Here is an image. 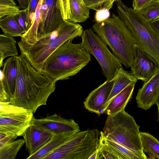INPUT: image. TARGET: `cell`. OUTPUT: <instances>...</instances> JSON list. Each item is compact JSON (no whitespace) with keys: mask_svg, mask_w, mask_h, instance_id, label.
Wrapping results in <instances>:
<instances>
[{"mask_svg":"<svg viewBox=\"0 0 159 159\" xmlns=\"http://www.w3.org/2000/svg\"><path fill=\"white\" fill-rule=\"evenodd\" d=\"M16 57V82L10 102L34 113L39 107L46 105L49 96L55 90L57 81L37 71L23 55Z\"/></svg>","mask_w":159,"mask_h":159,"instance_id":"1","label":"cell"},{"mask_svg":"<svg viewBox=\"0 0 159 159\" xmlns=\"http://www.w3.org/2000/svg\"><path fill=\"white\" fill-rule=\"evenodd\" d=\"M83 31L80 24L64 20L53 32L37 36V40L34 44L29 45L21 41L18 44L20 54L35 69L42 74L43 67L49 56L65 42L81 36Z\"/></svg>","mask_w":159,"mask_h":159,"instance_id":"2","label":"cell"},{"mask_svg":"<svg viewBox=\"0 0 159 159\" xmlns=\"http://www.w3.org/2000/svg\"><path fill=\"white\" fill-rule=\"evenodd\" d=\"M69 40L56 50L46 60L42 74L57 81L68 79L79 72L91 61L90 54L80 43Z\"/></svg>","mask_w":159,"mask_h":159,"instance_id":"3","label":"cell"},{"mask_svg":"<svg viewBox=\"0 0 159 159\" xmlns=\"http://www.w3.org/2000/svg\"><path fill=\"white\" fill-rule=\"evenodd\" d=\"M93 29L109 47L122 64L126 68L131 67L134 59L135 42L119 16L113 14L111 18L93 25Z\"/></svg>","mask_w":159,"mask_h":159,"instance_id":"4","label":"cell"},{"mask_svg":"<svg viewBox=\"0 0 159 159\" xmlns=\"http://www.w3.org/2000/svg\"><path fill=\"white\" fill-rule=\"evenodd\" d=\"M116 2L119 16L132 34L136 44L159 66V35L152 28L150 22L146 20L137 11L128 7L121 0Z\"/></svg>","mask_w":159,"mask_h":159,"instance_id":"5","label":"cell"},{"mask_svg":"<svg viewBox=\"0 0 159 159\" xmlns=\"http://www.w3.org/2000/svg\"><path fill=\"white\" fill-rule=\"evenodd\" d=\"M139 126L125 109L113 115H108L102 132L107 139L148 159L143 152L140 136Z\"/></svg>","mask_w":159,"mask_h":159,"instance_id":"6","label":"cell"},{"mask_svg":"<svg viewBox=\"0 0 159 159\" xmlns=\"http://www.w3.org/2000/svg\"><path fill=\"white\" fill-rule=\"evenodd\" d=\"M100 135L97 129L77 132L44 159H88L98 147Z\"/></svg>","mask_w":159,"mask_h":159,"instance_id":"7","label":"cell"},{"mask_svg":"<svg viewBox=\"0 0 159 159\" xmlns=\"http://www.w3.org/2000/svg\"><path fill=\"white\" fill-rule=\"evenodd\" d=\"M81 37L82 47L97 59L107 80H111L118 70L122 67L120 60L91 29L83 30Z\"/></svg>","mask_w":159,"mask_h":159,"instance_id":"8","label":"cell"},{"mask_svg":"<svg viewBox=\"0 0 159 159\" xmlns=\"http://www.w3.org/2000/svg\"><path fill=\"white\" fill-rule=\"evenodd\" d=\"M34 113L29 111L9 114H0V133L14 139L22 136L32 125Z\"/></svg>","mask_w":159,"mask_h":159,"instance_id":"9","label":"cell"},{"mask_svg":"<svg viewBox=\"0 0 159 159\" xmlns=\"http://www.w3.org/2000/svg\"><path fill=\"white\" fill-rule=\"evenodd\" d=\"M131 72L137 80H148L159 68L157 62L135 44Z\"/></svg>","mask_w":159,"mask_h":159,"instance_id":"10","label":"cell"},{"mask_svg":"<svg viewBox=\"0 0 159 159\" xmlns=\"http://www.w3.org/2000/svg\"><path fill=\"white\" fill-rule=\"evenodd\" d=\"M32 124L54 134L80 131L79 124L74 120L66 119L56 114L40 119L34 117Z\"/></svg>","mask_w":159,"mask_h":159,"instance_id":"11","label":"cell"},{"mask_svg":"<svg viewBox=\"0 0 159 159\" xmlns=\"http://www.w3.org/2000/svg\"><path fill=\"white\" fill-rule=\"evenodd\" d=\"M159 94V68L148 81L143 83L136 97L137 107L145 110L156 104Z\"/></svg>","mask_w":159,"mask_h":159,"instance_id":"12","label":"cell"},{"mask_svg":"<svg viewBox=\"0 0 159 159\" xmlns=\"http://www.w3.org/2000/svg\"><path fill=\"white\" fill-rule=\"evenodd\" d=\"M54 134L37 125L32 124L23 134L29 156L41 149L52 139Z\"/></svg>","mask_w":159,"mask_h":159,"instance_id":"13","label":"cell"},{"mask_svg":"<svg viewBox=\"0 0 159 159\" xmlns=\"http://www.w3.org/2000/svg\"><path fill=\"white\" fill-rule=\"evenodd\" d=\"M114 84V81L106 80L103 84L92 91L84 102L85 108L98 115L108 99Z\"/></svg>","mask_w":159,"mask_h":159,"instance_id":"14","label":"cell"},{"mask_svg":"<svg viewBox=\"0 0 159 159\" xmlns=\"http://www.w3.org/2000/svg\"><path fill=\"white\" fill-rule=\"evenodd\" d=\"M47 7L43 23L39 26L37 36L46 34L56 30L64 21L58 0H44Z\"/></svg>","mask_w":159,"mask_h":159,"instance_id":"15","label":"cell"},{"mask_svg":"<svg viewBox=\"0 0 159 159\" xmlns=\"http://www.w3.org/2000/svg\"><path fill=\"white\" fill-rule=\"evenodd\" d=\"M112 79L114 81L113 86L108 99L101 109V114L104 113L109 103L116 96L128 85L137 81V79L131 72L125 70L122 67L118 70Z\"/></svg>","mask_w":159,"mask_h":159,"instance_id":"16","label":"cell"},{"mask_svg":"<svg viewBox=\"0 0 159 159\" xmlns=\"http://www.w3.org/2000/svg\"><path fill=\"white\" fill-rule=\"evenodd\" d=\"M16 57L7 59L3 63L2 70L3 84L10 98L14 92L16 82L17 66Z\"/></svg>","mask_w":159,"mask_h":159,"instance_id":"17","label":"cell"},{"mask_svg":"<svg viewBox=\"0 0 159 159\" xmlns=\"http://www.w3.org/2000/svg\"><path fill=\"white\" fill-rule=\"evenodd\" d=\"M136 82L128 85L116 96L106 108L104 113L114 115L125 109L131 98Z\"/></svg>","mask_w":159,"mask_h":159,"instance_id":"18","label":"cell"},{"mask_svg":"<svg viewBox=\"0 0 159 159\" xmlns=\"http://www.w3.org/2000/svg\"><path fill=\"white\" fill-rule=\"evenodd\" d=\"M77 132H67L54 134L51 140L34 155L27 159H44L54 150L58 148Z\"/></svg>","mask_w":159,"mask_h":159,"instance_id":"19","label":"cell"},{"mask_svg":"<svg viewBox=\"0 0 159 159\" xmlns=\"http://www.w3.org/2000/svg\"><path fill=\"white\" fill-rule=\"evenodd\" d=\"M16 42L13 37L4 34L0 35V67H2L6 58L18 56Z\"/></svg>","mask_w":159,"mask_h":159,"instance_id":"20","label":"cell"},{"mask_svg":"<svg viewBox=\"0 0 159 159\" xmlns=\"http://www.w3.org/2000/svg\"><path fill=\"white\" fill-rule=\"evenodd\" d=\"M143 149L147 153L149 159H159V141L151 134L140 133Z\"/></svg>","mask_w":159,"mask_h":159,"instance_id":"21","label":"cell"},{"mask_svg":"<svg viewBox=\"0 0 159 159\" xmlns=\"http://www.w3.org/2000/svg\"><path fill=\"white\" fill-rule=\"evenodd\" d=\"M44 0H40L37 7L34 18L29 30L22 34L20 41L31 45L35 43L37 40L38 31L41 20L40 7Z\"/></svg>","mask_w":159,"mask_h":159,"instance_id":"22","label":"cell"},{"mask_svg":"<svg viewBox=\"0 0 159 159\" xmlns=\"http://www.w3.org/2000/svg\"><path fill=\"white\" fill-rule=\"evenodd\" d=\"M70 13L69 21L75 23H82L89 17V9L84 3H80L78 0H69Z\"/></svg>","mask_w":159,"mask_h":159,"instance_id":"23","label":"cell"},{"mask_svg":"<svg viewBox=\"0 0 159 159\" xmlns=\"http://www.w3.org/2000/svg\"><path fill=\"white\" fill-rule=\"evenodd\" d=\"M0 27L3 34L9 36L21 37L25 32L16 21L15 16H7L0 20Z\"/></svg>","mask_w":159,"mask_h":159,"instance_id":"24","label":"cell"},{"mask_svg":"<svg viewBox=\"0 0 159 159\" xmlns=\"http://www.w3.org/2000/svg\"><path fill=\"white\" fill-rule=\"evenodd\" d=\"M25 143L24 139H19L0 144V159H14Z\"/></svg>","mask_w":159,"mask_h":159,"instance_id":"25","label":"cell"},{"mask_svg":"<svg viewBox=\"0 0 159 159\" xmlns=\"http://www.w3.org/2000/svg\"><path fill=\"white\" fill-rule=\"evenodd\" d=\"M98 149L101 159H126L116 148L106 142L101 135Z\"/></svg>","mask_w":159,"mask_h":159,"instance_id":"26","label":"cell"},{"mask_svg":"<svg viewBox=\"0 0 159 159\" xmlns=\"http://www.w3.org/2000/svg\"><path fill=\"white\" fill-rule=\"evenodd\" d=\"M137 12L147 21L151 22L159 18V0H153Z\"/></svg>","mask_w":159,"mask_h":159,"instance_id":"27","label":"cell"},{"mask_svg":"<svg viewBox=\"0 0 159 159\" xmlns=\"http://www.w3.org/2000/svg\"><path fill=\"white\" fill-rule=\"evenodd\" d=\"M100 135L104 140L107 143L116 148L121 153L123 154L126 159H143L139 155L133 152L125 147L114 141L105 138L102 131H101Z\"/></svg>","mask_w":159,"mask_h":159,"instance_id":"28","label":"cell"},{"mask_svg":"<svg viewBox=\"0 0 159 159\" xmlns=\"http://www.w3.org/2000/svg\"><path fill=\"white\" fill-rule=\"evenodd\" d=\"M84 4L89 9L96 11L102 9L109 10L113 6L112 0H83Z\"/></svg>","mask_w":159,"mask_h":159,"instance_id":"29","label":"cell"},{"mask_svg":"<svg viewBox=\"0 0 159 159\" xmlns=\"http://www.w3.org/2000/svg\"><path fill=\"white\" fill-rule=\"evenodd\" d=\"M28 110L22 107L12 104L9 102L0 101V114H5L19 113Z\"/></svg>","mask_w":159,"mask_h":159,"instance_id":"30","label":"cell"},{"mask_svg":"<svg viewBox=\"0 0 159 159\" xmlns=\"http://www.w3.org/2000/svg\"><path fill=\"white\" fill-rule=\"evenodd\" d=\"M15 17L19 25L25 33L26 32L31 26L28 18L27 9L21 10L20 13Z\"/></svg>","mask_w":159,"mask_h":159,"instance_id":"31","label":"cell"},{"mask_svg":"<svg viewBox=\"0 0 159 159\" xmlns=\"http://www.w3.org/2000/svg\"><path fill=\"white\" fill-rule=\"evenodd\" d=\"M16 5H6L0 4V20L7 16H15L19 14L21 10Z\"/></svg>","mask_w":159,"mask_h":159,"instance_id":"32","label":"cell"},{"mask_svg":"<svg viewBox=\"0 0 159 159\" xmlns=\"http://www.w3.org/2000/svg\"><path fill=\"white\" fill-rule=\"evenodd\" d=\"M58 2L63 19L69 20L70 16L69 0H58Z\"/></svg>","mask_w":159,"mask_h":159,"instance_id":"33","label":"cell"},{"mask_svg":"<svg viewBox=\"0 0 159 159\" xmlns=\"http://www.w3.org/2000/svg\"><path fill=\"white\" fill-rule=\"evenodd\" d=\"M40 0H30L27 8L28 18L30 24L34 20L37 6Z\"/></svg>","mask_w":159,"mask_h":159,"instance_id":"34","label":"cell"},{"mask_svg":"<svg viewBox=\"0 0 159 159\" xmlns=\"http://www.w3.org/2000/svg\"><path fill=\"white\" fill-rule=\"evenodd\" d=\"M3 72L2 70H0V101L1 102H9L11 98L5 88L3 81Z\"/></svg>","mask_w":159,"mask_h":159,"instance_id":"35","label":"cell"},{"mask_svg":"<svg viewBox=\"0 0 159 159\" xmlns=\"http://www.w3.org/2000/svg\"><path fill=\"white\" fill-rule=\"evenodd\" d=\"M110 13L109 10L102 9L97 11L95 14V18L97 22H102L109 18Z\"/></svg>","mask_w":159,"mask_h":159,"instance_id":"36","label":"cell"},{"mask_svg":"<svg viewBox=\"0 0 159 159\" xmlns=\"http://www.w3.org/2000/svg\"><path fill=\"white\" fill-rule=\"evenodd\" d=\"M153 0H133V8L138 11Z\"/></svg>","mask_w":159,"mask_h":159,"instance_id":"37","label":"cell"},{"mask_svg":"<svg viewBox=\"0 0 159 159\" xmlns=\"http://www.w3.org/2000/svg\"><path fill=\"white\" fill-rule=\"evenodd\" d=\"M150 23L153 29L159 35V18L151 21Z\"/></svg>","mask_w":159,"mask_h":159,"instance_id":"38","label":"cell"},{"mask_svg":"<svg viewBox=\"0 0 159 159\" xmlns=\"http://www.w3.org/2000/svg\"><path fill=\"white\" fill-rule=\"evenodd\" d=\"M19 2V7L20 8L23 9H27L29 2L27 0H17Z\"/></svg>","mask_w":159,"mask_h":159,"instance_id":"39","label":"cell"},{"mask_svg":"<svg viewBox=\"0 0 159 159\" xmlns=\"http://www.w3.org/2000/svg\"><path fill=\"white\" fill-rule=\"evenodd\" d=\"M101 159V157L98 148L88 158V159Z\"/></svg>","mask_w":159,"mask_h":159,"instance_id":"40","label":"cell"},{"mask_svg":"<svg viewBox=\"0 0 159 159\" xmlns=\"http://www.w3.org/2000/svg\"><path fill=\"white\" fill-rule=\"evenodd\" d=\"M0 4L10 5H16L14 0H0Z\"/></svg>","mask_w":159,"mask_h":159,"instance_id":"41","label":"cell"},{"mask_svg":"<svg viewBox=\"0 0 159 159\" xmlns=\"http://www.w3.org/2000/svg\"><path fill=\"white\" fill-rule=\"evenodd\" d=\"M157 107L158 108V119H157V121L159 123V94L157 98V99L156 103Z\"/></svg>","mask_w":159,"mask_h":159,"instance_id":"42","label":"cell"},{"mask_svg":"<svg viewBox=\"0 0 159 159\" xmlns=\"http://www.w3.org/2000/svg\"><path fill=\"white\" fill-rule=\"evenodd\" d=\"M80 3H84L83 0H78Z\"/></svg>","mask_w":159,"mask_h":159,"instance_id":"43","label":"cell"},{"mask_svg":"<svg viewBox=\"0 0 159 159\" xmlns=\"http://www.w3.org/2000/svg\"><path fill=\"white\" fill-rule=\"evenodd\" d=\"M112 0V1L113 2H115V1H117V0Z\"/></svg>","mask_w":159,"mask_h":159,"instance_id":"44","label":"cell"},{"mask_svg":"<svg viewBox=\"0 0 159 159\" xmlns=\"http://www.w3.org/2000/svg\"><path fill=\"white\" fill-rule=\"evenodd\" d=\"M28 1H30V0H28Z\"/></svg>","mask_w":159,"mask_h":159,"instance_id":"45","label":"cell"}]
</instances>
